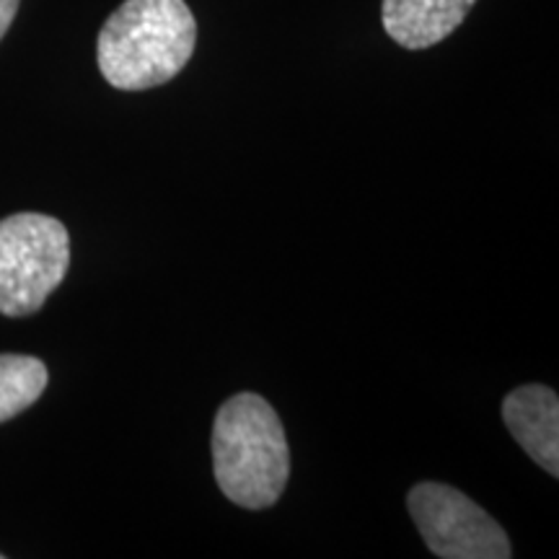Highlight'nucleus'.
I'll return each mask as SVG.
<instances>
[{
  "mask_svg": "<svg viewBox=\"0 0 559 559\" xmlns=\"http://www.w3.org/2000/svg\"><path fill=\"white\" fill-rule=\"evenodd\" d=\"M213 472L221 492L247 510L272 508L285 492L290 451L277 412L260 394L230 396L215 415Z\"/></svg>",
  "mask_w": 559,
  "mask_h": 559,
  "instance_id": "f03ea898",
  "label": "nucleus"
},
{
  "mask_svg": "<svg viewBox=\"0 0 559 559\" xmlns=\"http://www.w3.org/2000/svg\"><path fill=\"white\" fill-rule=\"evenodd\" d=\"M0 557H3V555H0Z\"/></svg>",
  "mask_w": 559,
  "mask_h": 559,
  "instance_id": "1a4fd4ad",
  "label": "nucleus"
},
{
  "mask_svg": "<svg viewBox=\"0 0 559 559\" xmlns=\"http://www.w3.org/2000/svg\"><path fill=\"white\" fill-rule=\"evenodd\" d=\"M70 267V236L58 218L16 213L0 221V313L32 317Z\"/></svg>",
  "mask_w": 559,
  "mask_h": 559,
  "instance_id": "7ed1b4c3",
  "label": "nucleus"
},
{
  "mask_svg": "<svg viewBox=\"0 0 559 559\" xmlns=\"http://www.w3.org/2000/svg\"><path fill=\"white\" fill-rule=\"evenodd\" d=\"M510 436L551 477L559 474V400L549 386L526 383L502 402Z\"/></svg>",
  "mask_w": 559,
  "mask_h": 559,
  "instance_id": "39448f33",
  "label": "nucleus"
},
{
  "mask_svg": "<svg viewBox=\"0 0 559 559\" xmlns=\"http://www.w3.org/2000/svg\"><path fill=\"white\" fill-rule=\"evenodd\" d=\"M477 0H383V29L407 50H428L464 24Z\"/></svg>",
  "mask_w": 559,
  "mask_h": 559,
  "instance_id": "423d86ee",
  "label": "nucleus"
},
{
  "mask_svg": "<svg viewBox=\"0 0 559 559\" xmlns=\"http://www.w3.org/2000/svg\"><path fill=\"white\" fill-rule=\"evenodd\" d=\"M409 513L419 536L443 559H508V534L485 508L440 481H423L409 492Z\"/></svg>",
  "mask_w": 559,
  "mask_h": 559,
  "instance_id": "20e7f679",
  "label": "nucleus"
},
{
  "mask_svg": "<svg viewBox=\"0 0 559 559\" xmlns=\"http://www.w3.org/2000/svg\"><path fill=\"white\" fill-rule=\"evenodd\" d=\"M47 366L32 355H0V423L26 412L45 394Z\"/></svg>",
  "mask_w": 559,
  "mask_h": 559,
  "instance_id": "0eeeda50",
  "label": "nucleus"
},
{
  "mask_svg": "<svg viewBox=\"0 0 559 559\" xmlns=\"http://www.w3.org/2000/svg\"><path fill=\"white\" fill-rule=\"evenodd\" d=\"M198 41L185 0H124L102 26L96 60L109 86L156 88L177 79Z\"/></svg>",
  "mask_w": 559,
  "mask_h": 559,
  "instance_id": "f257e3e1",
  "label": "nucleus"
},
{
  "mask_svg": "<svg viewBox=\"0 0 559 559\" xmlns=\"http://www.w3.org/2000/svg\"><path fill=\"white\" fill-rule=\"evenodd\" d=\"M21 0H0V39L5 37V32L11 29L13 19H16Z\"/></svg>",
  "mask_w": 559,
  "mask_h": 559,
  "instance_id": "6e6552de",
  "label": "nucleus"
}]
</instances>
